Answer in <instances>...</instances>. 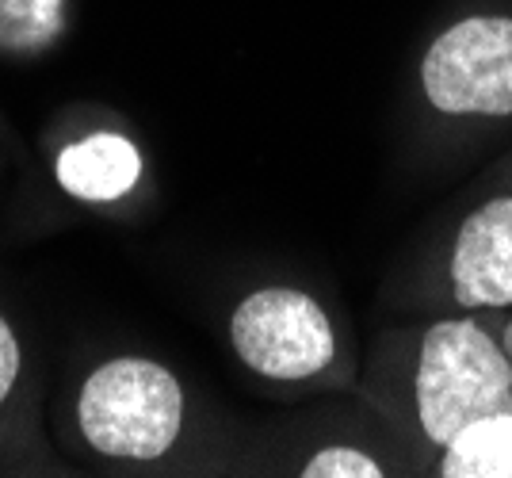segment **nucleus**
<instances>
[{
	"mask_svg": "<svg viewBox=\"0 0 512 478\" xmlns=\"http://www.w3.org/2000/svg\"><path fill=\"white\" fill-rule=\"evenodd\" d=\"M371 394L394 436L409 444V471H428L470 417L509 410L512 364L482 314H440L390 337Z\"/></svg>",
	"mask_w": 512,
	"mask_h": 478,
	"instance_id": "nucleus-1",
	"label": "nucleus"
},
{
	"mask_svg": "<svg viewBox=\"0 0 512 478\" xmlns=\"http://www.w3.org/2000/svg\"><path fill=\"white\" fill-rule=\"evenodd\" d=\"M417 96L455 138L512 123V8H474L448 20L421 50Z\"/></svg>",
	"mask_w": 512,
	"mask_h": 478,
	"instance_id": "nucleus-3",
	"label": "nucleus"
},
{
	"mask_svg": "<svg viewBox=\"0 0 512 478\" xmlns=\"http://www.w3.org/2000/svg\"><path fill=\"white\" fill-rule=\"evenodd\" d=\"M237 364L260 383L291 391H344L356 383V356L344 348L325 306L295 283L245 291L226 318Z\"/></svg>",
	"mask_w": 512,
	"mask_h": 478,
	"instance_id": "nucleus-2",
	"label": "nucleus"
},
{
	"mask_svg": "<svg viewBox=\"0 0 512 478\" xmlns=\"http://www.w3.org/2000/svg\"><path fill=\"white\" fill-rule=\"evenodd\" d=\"M291 475L302 478H386L394 475V463L360 444H325L302 459Z\"/></svg>",
	"mask_w": 512,
	"mask_h": 478,
	"instance_id": "nucleus-9",
	"label": "nucleus"
},
{
	"mask_svg": "<svg viewBox=\"0 0 512 478\" xmlns=\"http://www.w3.org/2000/svg\"><path fill=\"white\" fill-rule=\"evenodd\" d=\"M425 295L440 314H493L512 306V150L451 222Z\"/></svg>",
	"mask_w": 512,
	"mask_h": 478,
	"instance_id": "nucleus-5",
	"label": "nucleus"
},
{
	"mask_svg": "<svg viewBox=\"0 0 512 478\" xmlns=\"http://www.w3.org/2000/svg\"><path fill=\"white\" fill-rule=\"evenodd\" d=\"M436 478H512V406L470 417L428 463Z\"/></svg>",
	"mask_w": 512,
	"mask_h": 478,
	"instance_id": "nucleus-7",
	"label": "nucleus"
},
{
	"mask_svg": "<svg viewBox=\"0 0 512 478\" xmlns=\"http://www.w3.org/2000/svg\"><path fill=\"white\" fill-rule=\"evenodd\" d=\"M482 318H486V326L493 329L497 345H501V352L509 356V364H512V306H509V310H493V314H482Z\"/></svg>",
	"mask_w": 512,
	"mask_h": 478,
	"instance_id": "nucleus-11",
	"label": "nucleus"
},
{
	"mask_svg": "<svg viewBox=\"0 0 512 478\" xmlns=\"http://www.w3.org/2000/svg\"><path fill=\"white\" fill-rule=\"evenodd\" d=\"M77 436L111 463H161L188 429V394L150 356H111L85 375L73 402Z\"/></svg>",
	"mask_w": 512,
	"mask_h": 478,
	"instance_id": "nucleus-4",
	"label": "nucleus"
},
{
	"mask_svg": "<svg viewBox=\"0 0 512 478\" xmlns=\"http://www.w3.org/2000/svg\"><path fill=\"white\" fill-rule=\"evenodd\" d=\"M65 31V0H0V50L39 54Z\"/></svg>",
	"mask_w": 512,
	"mask_h": 478,
	"instance_id": "nucleus-8",
	"label": "nucleus"
},
{
	"mask_svg": "<svg viewBox=\"0 0 512 478\" xmlns=\"http://www.w3.org/2000/svg\"><path fill=\"white\" fill-rule=\"evenodd\" d=\"M20 364H23V352H20V341H16V329L8 326V318L0 314V406H4L8 394L16 391Z\"/></svg>",
	"mask_w": 512,
	"mask_h": 478,
	"instance_id": "nucleus-10",
	"label": "nucleus"
},
{
	"mask_svg": "<svg viewBox=\"0 0 512 478\" xmlns=\"http://www.w3.org/2000/svg\"><path fill=\"white\" fill-rule=\"evenodd\" d=\"M54 180L77 203H119L134 196L146 180V157L123 131H88L69 142L54 161Z\"/></svg>",
	"mask_w": 512,
	"mask_h": 478,
	"instance_id": "nucleus-6",
	"label": "nucleus"
}]
</instances>
